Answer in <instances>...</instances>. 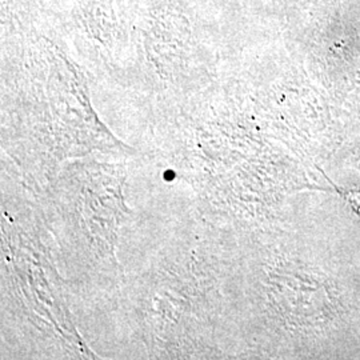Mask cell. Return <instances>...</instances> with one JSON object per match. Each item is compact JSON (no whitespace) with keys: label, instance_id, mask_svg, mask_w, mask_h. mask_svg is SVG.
<instances>
[{"label":"cell","instance_id":"obj_1","mask_svg":"<svg viewBox=\"0 0 360 360\" xmlns=\"http://www.w3.org/2000/svg\"><path fill=\"white\" fill-rule=\"evenodd\" d=\"M345 198L347 199L352 210H355V212L360 217V191H349V193H345Z\"/></svg>","mask_w":360,"mask_h":360}]
</instances>
